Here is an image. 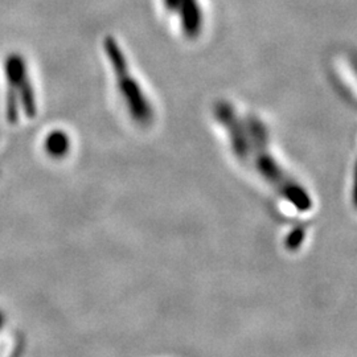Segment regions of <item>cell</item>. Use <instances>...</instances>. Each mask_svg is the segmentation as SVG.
Listing matches in <instances>:
<instances>
[{
    "label": "cell",
    "instance_id": "cell-4",
    "mask_svg": "<svg viewBox=\"0 0 357 357\" xmlns=\"http://www.w3.org/2000/svg\"><path fill=\"white\" fill-rule=\"evenodd\" d=\"M4 320H6V318H4V314L0 311V331H1L3 326H4Z\"/></svg>",
    "mask_w": 357,
    "mask_h": 357
},
{
    "label": "cell",
    "instance_id": "cell-3",
    "mask_svg": "<svg viewBox=\"0 0 357 357\" xmlns=\"http://www.w3.org/2000/svg\"><path fill=\"white\" fill-rule=\"evenodd\" d=\"M70 147H72L70 137L65 132L64 130H60V128L50 131L43 142V149L45 153L52 159H57V160L66 158V155L70 153Z\"/></svg>",
    "mask_w": 357,
    "mask_h": 357
},
{
    "label": "cell",
    "instance_id": "cell-1",
    "mask_svg": "<svg viewBox=\"0 0 357 357\" xmlns=\"http://www.w3.org/2000/svg\"><path fill=\"white\" fill-rule=\"evenodd\" d=\"M103 51L107 63L113 69L116 90L130 118L139 126H149L155 115L153 105L146 96L138 78L131 73L128 57L114 36L109 35L103 38Z\"/></svg>",
    "mask_w": 357,
    "mask_h": 357
},
{
    "label": "cell",
    "instance_id": "cell-2",
    "mask_svg": "<svg viewBox=\"0 0 357 357\" xmlns=\"http://www.w3.org/2000/svg\"><path fill=\"white\" fill-rule=\"evenodd\" d=\"M6 77V118L15 125L19 122L20 112L28 119L38 115V101L28 65L20 53H10L3 64Z\"/></svg>",
    "mask_w": 357,
    "mask_h": 357
}]
</instances>
